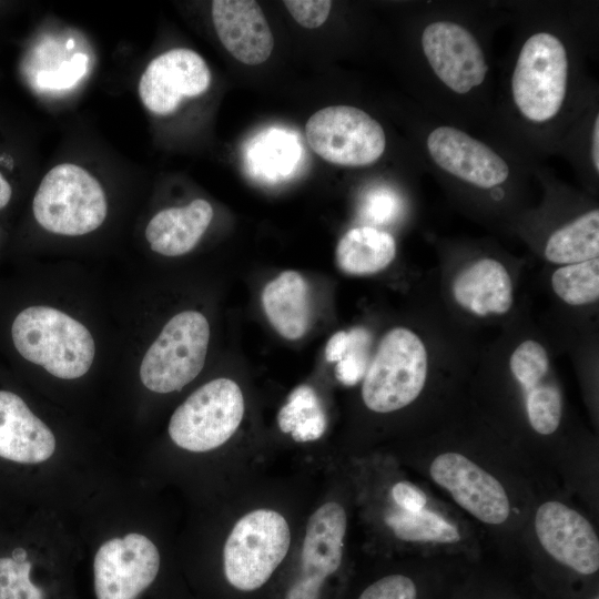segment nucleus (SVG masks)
<instances>
[{
	"label": "nucleus",
	"mask_w": 599,
	"mask_h": 599,
	"mask_svg": "<svg viewBox=\"0 0 599 599\" xmlns=\"http://www.w3.org/2000/svg\"><path fill=\"white\" fill-rule=\"evenodd\" d=\"M433 480L483 522L500 525L510 514V502L499 480L466 456L447 451L430 464Z\"/></svg>",
	"instance_id": "obj_13"
},
{
	"label": "nucleus",
	"mask_w": 599,
	"mask_h": 599,
	"mask_svg": "<svg viewBox=\"0 0 599 599\" xmlns=\"http://www.w3.org/2000/svg\"><path fill=\"white\" fill-rule=\"evenodd\" d=\"M37 222L47 231L79 236L97 230L108 214L100 182L83 167L63 163L42 179L32 203Z\"/></svg>",
	"instance_id": "obj_6"
},
{
	"label": "nucleus",
	"mask_w": 599,
	"mask_h": 599,
	"mask_svg": "<svg viewBox=\"0 0 599 599\" xmlns=\"http://www.w3.org/2000/svg\"><path fill=\"white\" fill-rule=\"evenodd\" d=\"M32 562L0 557V599H44L43 590L31 578Z\"/></svg>",
	"instance_id": "obj_29"
},
{
	"label": "nucleus",
	"mask_w": 599,
	"mask_h": 599,
	"mask_svg": "<svg viewBox=\"0 0 599 599\" xmlns=\"http://www.w3.org/2000/svg\"><path fill=\"white\" fill-rule=\"evenodd\" d=\"M349 332V346L344 356L336 363L335 376L346 386L356 385L365 376L369 365L370 333L364 327H355Z\"/></svg>",
	"instance_id": "obj_28"
},
{
	"label": "nucleus",
	"mask_w": 599,
	"mask_h": 599,
	"mask_svg": "<svg viewBox=\"0 0 599 599\" xmlns=\"http://www.w3.org/2000/svg\"><path fill=\"white\" fill-rule=\"evenodd\" d=\"M544 256L561 265L599 257V210L583 212L554 230L545 242Z\"/></svg>",
	"instance_id": "obj_23"
},
{
	"label": "nucleus",
	"mask_w": 599,
	"mask_h": 599,
	"mask_svg": "<svg viewBox=\"0 0 599 599\" xmlns=\"http://www.w3.org/2000/svg\"><path fill=\"white\" fill-rule=\"evenodd\" d=\"M88 57L83 53L74 54L70 61L63 62L54 71H42L38 75V83L49 89H65L75 84L84 74Z\"/></svg>",
	"instance_id": "obj_31"
},
{
	"label": "nucleus",
	"mask_w": 599,
	"mask_h": 599,
	"mask_svg": "<svg viewBox=\"0 0 599 599\" xmlns=\"http://www.w3.org/2000/svg\"><path fill=\"white\" fill-rule=\"evenodd\" d=\"M570 32L554 22L524 30L501 84L505 122L520 142L558 149L582 111L580 64Z\"/></svg>",
	"instance_id": "obj_1"
},
{
	"label": "nucleus",
	"mask_w": 599,
	"mask_h": 599,
	"mask_svg": "<svg viewBox=\"0 0 599 599\" xmlns=\"http://www.w3.org/2000/svg\"><path fill=\"white\" fill-rule=\"evenodd\" d=\"M11 558L18 562H23L28 560V554L23 548H17L12 551Z\"/></svg>",
	"instance_id": "obj_37"
},
{
	"label": "nucleus",
	"mask_w": 599,
	"mask_h": 599,
	"mask_svg": "<svg viewBox=\"0 0 599 599\" xmlns=\"http://www.w3.org/2000/svg\"><path fill=\"white\" fill-rule=\"evenodd\" d=\"M11 336L23 358L58 378H79L93 363L95 346L89 329L50 306H30L21 311L12 323Z\"/></svg>",
	"instance_id": "obj_3"
},
{
	"label": "nucleus",
	"mask_w": 599,
	"mask_h": 599,
	"mask_svg": "<svg viewBox=\"0 0 599 599\" xmlns=\"http://www.w3.org/2000/svg\"><path fill=\"white\" fill-rule=\"evenodd\" d=\"M396 252V241L390 233L373 226H358L341 237L335 258L344 273L361 276L386 268L394 261Z\"/></svg>",
	"instance_id": "obj_22"
},
{
	"label": "nucleus",
	"mask_w": 599,
	"mask_h": 599,
	"mask_svg": "<svg viewBox=\"0 0 599 599\" xmlns=\"http://www.w3.org/2000/svg\"><path fill=\"white\" fill-rule=\"evenodd\" d=\"M160 554L145 536L131 532L105 541L93 561L97 599H135L156 578Z\"/></svg>",
	"instance_id": "obj_11"
},
{
	"label": "nucleus",
	"mask_w": 599,
	"mask_h": 599,
	"mask_svg": "<svg viewBox=\"0 0 599 599\" xmlns=\"http://www.w3.org/2000/svg\"><path fill=\"white\" fill-rule=\"evenodd\" d=\"M540 545L557 561L581 575L599 568V540L581 514L560 501L541 504L535 515Z\"/></svg>",
	"instance_id": "obj_15"
},
{
	"label": "nucleus",
	"mask_w": 599,
	"mask_h": 599,
	"mask_svg": "<svg viewBox=\"0 0 599 599\" xmlns=\"http://www.w3.org/2000/svg\"><path fill=\"white\" fill-rule=\"evenodd\" d=\"M209 341L210 326L202 313L184 311L174 315L142 359L143 385L160 394L183 388L202 370Z\"/></svg>",
	"instance_id": "obj_8"
},
{
	"label": "nucleus",
	"mask_w": 599,
	"mask_h": 599,
	"mask_svg": "<svg viewBox=\"0 0 599 599\" xmlns=\"http://www.w3.org/2000/svg\"><path fill=\"white\" fill-rule=\"evenodd\" d=\"M394 505L403 510L417 511L426 507L425 494L408 481L396 483L390 489Z\"/></svg>",
	"instance_id": "obj_34"
},
{
	"label": "nucleus",
	"mask_w": 599,
	"mask_h": 599,
	"mask_svg": "<svg viewBox=\"0 0 599 599\" xmlns=\"http://www.w3.org/2000/svg\"><path fill=\"white\" fill-rule=\"evenodd\" d=\"M555 294L566 304L582 306L599 298V257L562 265L551 275Z\"/></svg>",
	"instance_id": "obj_27"
},
{
	"label": "nucleus",
	"mask_w": 599,
	"mask_h": 599,
	"mask_svg": "<svg viewBox=\"0 0 599 599\" xmlns=\"http://www.w3.org/2000/svg\"><path fill=\"white\" fill-rule=\"evenodd\" d=\"M596 599H598V598H596Z\"/></svg>",
	"instance_id": "obj_39"
},
{
	"label": "nucleus",
	"mask_w": 599,
	"mask_h": 599,
	"mask_svg": "<svg viewBox=\"0 0 599 599\" xmlns=\"http://www.w3.org/2000/svg\"><path fill=\"white\" fill-rule=\"evenodd\" d=\"M211 84L204 59L189 49H172L154 58L139 81L143 105L155 115H169L184 98L203 94Z\"/></svg>",
	"instance_id": "obj_14"
},
{
	"label": "nucleus",
	"mask_w": 599,
	"mask_h": 599,
	"mask_svg": "<svg viewBox=\"0 0 599 599\" xmlns=\"http://www.w3.org/2000/svg\"><path fill=\"white\" fill-rule=\"evenodd\" d=\"M384 519L402 540L451 544L460 539L454 524L426 507L417 511H407L394 506L386 511Z\"/></svg>",
	"instance_id": "obj_25"
},
{
	"label": "nucleus",
	"mask_w": 599,
	"mask_h": 599,
	"mask_svg": "<svg viewBox=\"0 0 599 599\" xmlns=\"http://www.w3.org/2000/svg\"><path fill=\"white\" fill-rule=\"evenodd\" d=\"M347 517L343 506L328 501L309 517L301 552V572L286 599H319L325 579L343 559Z\"/></svg>",
	"instance_id": "obj_12"
},
{
	"label": "nucleus",
	"mask_w": 599,
	"mask_h": 599,
	"mask_svg": "<svg viewBox=\"0 0 599 599\" xmlns=\"http://www.w3.org/2000/svg\"><path fill=\"white\" fill-rule=\"evenodd\" d=\"M243 415L240 386L230 378H216L199 387L174 410L169 435L183 449L209 451L233 436Z\"/></svg>",
	"instance_id": "obj_9"
},
{
	"label": "nucleus",
	"mask_w": 599,
	"mask_h": 599,
	"mask_svg": "<svg viewBox=\"0 0 599 599\" xmlns=\"http://www.w3.org/2000/svg\"><path fill=\"white\" fill-rule=\"evenodd\" d=\"M277 425L297 443L313 441L323 436L327 426L326 414L311 386L300 385L292 390L277 414Z\"/></svg>",
	"instance_id": "obj_24"
},
{
	"label": "nucleus",
	"mask_w": 599,
	"mask_h": 599,
	"mask_svg": "<svg viewBox=\"0 0 599 599\" xmlns=\"http://www.w3.org/2000/svg\"><path fill=\"white\" fill-rule=\"evenodd\" d=\"M261 301L270 324L282 337L295 341L308 331V285L296 271H284L270 281L262 291Z\"/></svg>",
	"instance_id": "obj_21"
},
{
	"label": "nucleus",
	"mask_w": 599,
	"mask_h": 599,
	"mask_svg": "<svg viewBox=\"0 0 599 599\" xmlns=\"http://www.w3.org/2000/svg\"><path fill=\"white\" fill-rule=\"evenodd\" d=\"M358 599H417V589L409 577L389 575L369 585Z\"/></svg>",
	"instance_id": "obj_30"
},
{
	"label": "nucleus",
	"mask_w": 599,
	"mask_h": 599,
	"mask_svg": "<svg viewBox=\"0 0 599 599\" xmlns=\"http://www.w3.org/2000/svg\"><path fill=\"white\" fill-rule=\"evenodd\" d=\"M283 3L296 22L307 29L322 26L332 8V1L326 0H286Z\"/></svg>",
	"instance_id": "obj_32"
},
{
	"label": "nucleus",
	"mask_w": 599,
	"mask_h": 599,
	"mask_svg": "<svg viewBox=\"0 0 599 599\" xmlns=\"http://www.w3.org/2000/svg\"><path fill=\"white\" fill-rule=\"evenodd\" d=\"M212 217L211 204L196 199L185 206L158 212L146 225L145 237L155 253L184 255L195 247Z\"/></svg>",
	"instance_id": "obj_20"
},
{
	"label": "nucleus",
	"mask_w": 599,
	"mask_h": 599,
	"mask_svg": "<svg viewBox=\"0 0 599 599\" xmlns=\"http://www.w3.org/2000/svg\"><path fill=\"white\" fill-rule=\"evenodd\" d=\"M509 368L524 389L530 426L541 435L556 432L562 402L546 348L535 339L521 342L509 357Z\"/></svg>",
	"instance_id": "obj_16"
},
{
	"label": "nucleus",
	"mask_w": 599,
	"mask_h": 599,
	"mask_svg": "<svg viewBox=\"0 0 599 599\" xmlns=\"http://www.w3.org/2000/svg\"><path fill=\"white\" fill-rule=\"evenodd\" d=\"M400 209L399 199L388 190L369 192L363 204V212L375 223H387L394 220Z\"/></svg>",
	"instance_id": "obj_33"
},
{
	"label": "nucleus",
	"mask_w": 599,
	"mask_h": 599,
	"mask_svg": "<svg viewBox=\"0 0 599 599\" xmlns=\"http://www.w3.org/2000/svg\"><path fill=\"white\" fill-rule=\"evenodd\" d=\"M312 150L325 161L347 167L376 163L387 146L382 124L366 111L333 105L316 111L306 122Z\"/></svg>",
	"instance_id": "obj_10"
},
{
	"label": "nucleus",
	"mask_w": 599,
	"mask_h": 599,
	"mask_svg": "<svg viewBox=\"0 0 599 599\" xmlns=\"http://www.w3.org/2000/svg\"><path fill=\"white\" fill-rule=\"evenodd\" d=\"M456 303L477 315H502L514 304L512 280L505 265L493 257H481L464 267L454 278Z\"/></svg>",
	"instance_id": "obj_19"
},
{
	"label": "nucleus",
	"mask_w": 599,
	"mask_h": 599,
	"mask_svg": "<svg viewBox=\"0 0 599 599\" xmlns=\"http://www.w3.org/2000/svg\"><path fill=\"white\" fill-rule=\"evenodd\" d=\"M291 530L283 515L261 508L242 516L223 549L226 580L235 589L261 588L287 555Z\"/></svg>",
	"instance_id": "obj_7"
},
{
	"label": "nucleus",
	"mask_w": 599,
	"mask_h": 599,
	"mask_svg": "<svg viewBox=\"0 0 599 599\" xmlns=\"http://www.w3.org/2000/svg\"><path fill=\"white\" fill-rule=\"evenodd\" d=\"M74 47V41L72 39H69L67 41V49H72Z\"/></svg>",
	"instance_id": "obj_38"
},
{
	"label": "nucleus",
	"mask_w": 599,
	"mask_h": 599,
	"mask_svg": "<svg viewBox=\"0 0 599 599\" xmlns=\"http://www.w3.org/2000/svg\"><path fill=\"white\" fill-rule=\"evenodd\" d=\"M419 51L426 79L453 101L470 102L488 89L490 60L479 32L451 13L424 18Z\"/></svg>",
	"instance_id": "obj_2"
},
{
	"label": "nucleus",
	"mask_w": 599,
	"mask_h": 599,
	"mask_svg": "<svg viewBox=\"0 0 599 599\" xmlns=\"http://www.w3.org/2000/svg\"><path fill=\"white\" fill-rule=\"evenodd\" d=\"M12 190L8 181L0 173V209L4 207L11 199Z\"/></svg>",
	"instance_id": "obj_36"
},
{
	"label": "nucleus",
	"mask_w": 599,
	"mask_h": 599,
	"mask_svg": "<svg viewBox=\"0 0 599 599\" xmlns=\"http://www.w3.org/2000/svg\"><path fill=\"white\" fill-rule=\"evenodd\" d=\"M427 372L422 338L409 328H392L382 338L363 378V402L375 413L402 409L420 395Z\"/></svg>",
	"instance_id": "obj_5"
},
{
	"label": "nucleus",
	"mask_w": 599,
	"mask_h": 599,
	"mask_svg": "<svg viewBox=\"0 0 599 599\" xmlns=\"http://www.w3.org/2000/svg\"><path fill=\"white\" fill-rule=\"evenodd\" d=\"M55 450V437L17 394L0 390V457L19 464H39Z\"/></svg>",
	"instance_id": "obj_18"
},
{
	"label": "nucleus",
	"mask_w": 599,
	"mask_h": 599,
	"mask_svg": "<svg viewBox=\"0 0 599 599\" xmlns=\"http://www.w3.org/2000/svg\"><path fill=\"white\" fill-rule=\"evenodd\" d=\"M211 11L220 41L236 60L257 65L270 58L274 39L256 1L214 0Z\"/></svg>",
	"instance_id": "obj_17"
},
{
	"label": "nucleus",
	"mask_w": 599,
	"mask_h": 599,
	"mask_svg": "<svg viewBox=\"0 0 599 599\" xmlns=\"http://www.w3.org/2000/svg\"><path fill=\"white\" fill-rule=\"evenodd\" d=\"M423 149L436 174L470 190L494 192L524 174L511 155L454 124H424Z\"/></svg>",
	"instance_id": "obj_4"
},
{
	"label": "nucleus",
	"mask_w": 599,
	"mask_h": 599,
	"mask_svg": "<svg viewBox=\"0 0 599 599\" xmlns=\"http://www.w3.org/2000/svg\"><path fill=\"white\" fill-rule=\"evenodd\" d=\"M566 149L580 174L598 180L599 175V112L585 106L562 136L559 146Z\"/></svg>",
	"instance_id": "obj_26"
},
{
	"label": "nucleus",
	"mask_w": 599,
	"mask_h": 599,
	"mask_svg": "<svg viewBox=\"0 0 599 599\" xmlns=\"http://www.w3.org/2000/svg\"><path fill=\"white\" fill-rule=\"evenodd\" d=\"M349 332L338 331L334 333L325 347V357L329 363H337L346 353L349 346Z\"/></svg>",
	"instance_id": "obj_35"
}]
</instances>
